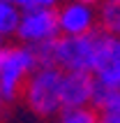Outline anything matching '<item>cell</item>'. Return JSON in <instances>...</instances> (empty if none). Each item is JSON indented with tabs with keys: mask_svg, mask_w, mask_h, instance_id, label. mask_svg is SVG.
<instances>
[{
	"mask_svg": "<svg viewBox=\"0 0 120 123\" xmlns=\"http://www.w3.org/2000/svg\"><path fill=\"white\" fill-rule=\"evenodd\" d=\"M37 54V61L42 65L60 68L62 72H95L97 63V30L81 37H65L33 47Z\"/></svg>",
	"mask_w": 120,
	"mask_h": 123,
	"instance_id": "obj_1",
	"label": "cell"
},
{
	"mask_svg": "<svg viewBox=\"0 0 120 123\" xmlns=\"http://www.w3.org/2000/svg\"><path fill=\"white\" fill-rule=\"evenodd\" d=\"M62 77L65 72L51 65H42L30 74L23 88V100L35 116L51 118L62 111Z\"/></svg>",
	"mask_w": 120,
	"mask_h": 123,
	"instance_id": "obj_2",
	"label": "cell"
},
{
	"mask_svg": "<svg viewBox=\"0 0 120 123\" xmlns=\"http://www.w3.org/2000/svg\"><path fill=\"white\" fill-rule=\"evenodd\" d=\"M39 68L37 54L33 47L19 44V47H5L2 63H0V91L5 95L7 105L14 102L19 95H23L28 79Z\"/></svg>",
	"mask_w": 120,
	"mask_h": 123,
	"instance_id": "obj_3",
	"label": "cell"
},
{
	"mask_svg": "<svg viewBox=\"0 0 120 123\" xmlns=\"http://www.w3.org/2000/svg\"><path fill=\"white\" fill-rule=\"evenodd\" d=\"M16 37L21 44L39 47L46 42H53L60 37V21L55 7H42V9H28L21 16Z\"/></svg>",
	"mask_w": 120,
	"mask_h": 123,
	"instance_id": "obj_4",
	"label": "cell"
},
{
	"mask_svg": "<svg viewBox=\"0 0 120 123\" xmlns=\"http://www.w3.org/2000/svg\"><path fill=\"white\" fill-rule=\"evenodd\" d=\"M93 74L102 86L120 88V37L104 28H97V63Z\"/></svg>",
	"mask_w": 120,
	"mask_h": 123,
	"instance_id": "obj_5",
	"label": "cell"
},
{
	"mask_svg": "<svg viewBox=\"0 0 120 123\" xmlns=\"http://www.w3.org/2000/svg\"><path fill=\"white\" fill-rule=\"evenodd\" d=\"M58 21H60V35L65 37H81L97 30L99 16L97 7L83 0H67L58 7Z\"/></svg>",
	"mask_w": 120,
	"mask_h": 123,
	"instance_id": "obj_6",
	"label": "cell"
},
{
	"mask_svg": "<svg viewBox=\"0 0 120 123\" xmlns=\"http://www.w3.org/2000/svg\"><path fill=\"white\" fill-rule=\"evenodd\" d=\"M97 91V79L90 72H65L62 77V109L90 107Z\"/></svg>",
	"mask_w": 120,
	"mask_h": 123,
	"instance_id": "obj_7",
	"label": "cell"
},
{
	"mask_svg": "<svg viewBox=\"0 0 120 123\" xmlns=\"http://www.w3.org/2000/svg\"><path fill=\"white\" fill-rule=\"evenodd\" d=\"M93 107L99 111L102 123H120V88H109L97 84Z\"/></svg>",
	"mask_w": 120,
	"mask_h": 123,
	"instance_id": "obj_8",
	"label": "cell"
},
{
	"mask_svg": "<svg viewBox=\"0 0 120 123\" xmlns=\"http://www.w3.org/2000/svg\"><path fill=\"white\" fill-rule=\"evenodd\" d=\"M21 16H23V9L16 7L12 0H0V33L5 37H16V30H19Z\"/></svg>",
	"mask_w": 120,
	"mask_h": 123,
	"instance_id": "obj_9",
	"label": "cell"
},
{
	"mask_svg": "<svg viewBox=\"0 0 120 123\" xmlns=\"http://www.w3.org/2000/svg\"><path fill=\"white\" fill-rule=\"evenodd\" d=\"M55 123H102L99 111L90 107H76V109H62L55 116Z\"/></svg>",
	"mask_w": 120,
	"mask_h": 123,
	"instance_id": "obj_10",
	"label": "cell"
},
{
	"mask_svg": "<svg viewBox=\"0 0 120 123\" xmlns=\"http://www.w3.org/2000/svg\"><path fill=\"white\" fill-rule=\"evenodd\" d=\"M16 7H21L23 12L28 9H42V7H55L58 0H12Z\"/></svg>",
	"mask_w": 120,
	"mask_h": 123,
	"instance_id": "obj_11",
	"label": "cell"
},
{
	"mask_svg": "<svg viewBox=\"0 0 120 123\" xmlns=\"http://www.w3.org/2000/svg\"><path fill=\"white\" fill-rule=\"evenodd\" d=\"M5 107H7V100H5V95H2V91H0V118L5 114Z\"/></svg>",
	"mask_w": 120,
	"mask_h": 123,
	"instance_id": "obj_12",
	"label": "cell"
},
{
	"mask_svg": "<svg viewBox=\"0 0 120 123\" xmlns=\"http://www.w3.org/2000/svg\"><path fill=\"white\" fill-rule=\"evenodd\" d=\"M111 33H113V35H118V37H120V19L115 21V26H113V30H111Z\"/></svg>",
	"mask_w": 120,
	"mask_h": 123,
	"instance_id": "obj_13",
	"label": "cell"
},
{
	"mask_svg": "<svg viewBox=\"0 0 120 123\" xmlns=\"http://www.w3.org/2000/svg\"><path fill=\"white\" fill-rule=\"evenodd\" d=\"M2 49H5V35L0 33V51H2Z\"/></svg>",
	"mask_w": 120,
	"mask_h": 123,
	"instance_id": "obj_14",
	"label": "cell"
},
{
	"mask_svg": "<svg viewBox=\"0 0 120 123\" xmlns=\"http://www.w3.org/2000/svg\"><path fill=\"white\" fill-rule=\"evenodd\" d=\"M2 51H5V49H2ZM2 51H0V63H2Z\"/></svg>",
	"mask_w": 120,
	"mask_h": 123,
	"instance_id": "obj_15",
	"label": "cell"
}]
</instances>
